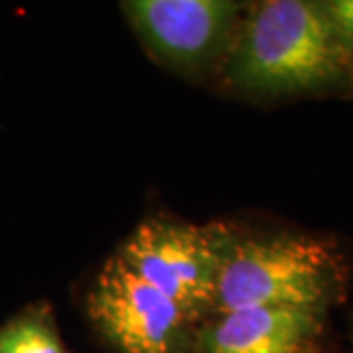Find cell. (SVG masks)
I'll return each instance as SVG.
<instances>
[{
  "label": "cell",
  "mask_w": 353,
  "mask_h": 353,
  "mask_svg": "<svg viewBox=\"0 0 353 353\" xmlns=\"http://www.w3.org/2000/svg\"><path fill=\"white\" fill-rule=\"evenodd\" d=\"M352 57L322 2L267 0L255 4L240 24L224 75L243 92L287 97L340 83Z\"/></svg>",
  "instance_id": "1"
},
{
  "label": "cell",
  "mask_w": 353,
  "mask_h": 353,
  "mask_svg": "<svg viewBox=\"0 0 353 353\" xmlns=\"http://www.w3.org/2000/svg\"><path fill=\"white\" fill-rule=\"evenodd\" d=\"M343 261L334 243L279 234L232 241L212 316L243 308L326 310L343 289Z\"/></svg>",
  "instance_id": "2"
},
{
  "label": "cell",
  "mask_w": 353,
  "mask_h": 353,
  "mask_svg": "<svg viewBox=\"0 0 353 353\" xmlns=\"http://www.w3.org/2000/svg\"><path fill=\"white\" fill-rule=\"evenodd\" d=\"M232 241L224 228L152 218L132 232L118 255L194 324H201L214 310L218 281Z\"/></svg>",
  "instance_id": "3"
},
{
  "label": "cell",
  "mask_w": 353,
  "mask_h": 353,
  "mask_svg": "<svg viewBox=\"0 0 353 353\" xmlns=\"http://www.w3.org/2000/svg\"><path fill=\"white\" fill-rule=\"evenodd\" d=\"M88 316L116 353H192L199 326L120 255L102 265L94 279Z\"/></svg>",
  "instance_id": "4"
},
{
  "label": "cell",
  "mask_w": 353,
  "mask_h": 353,
  "mask_svg": "<svg viewBox=\"0 0 353 353\" xmlns=\"http://www.w3.org/2000/svg\"><path fill=\"white\" fill-rule=\"evenodd\" d=\"M128 22L155 59L199 73L230 53L240 30L241 2L232 0H130Z\"/></svg>",
  "instance_id": "5"
},
{
  "label": "cell",
  "mask_w": 353,
  "mask_h": 353,
  "mask_svg": "<svg viewBox=\"0 0 353 353\" xmlns=\"http://www.w3.org/2000/svg\"><path fill=\"white\" fill-rule=\"evenodd\" d=\"M326 310L243 308L196 326L192 353H322Z\"/></svg>",
  "instance_id": "6"
},
{
  "label": "cell",
  "mask_w": 353,
  "mask_h": 353,
  "mask_svg": "<svg viewBox=\"0 0 353 353\" xmlns=\"http://www.w3.org/2000/svg\"><path fill=\"white\" fill-rule=\"evenodd\" d=\"M0 353H67L50 304H28L4 320Z\"/></svg>",
  "instance_id": "7"
},
{
  "label": "cell",
  "mask_w": 353,
  "mask_h": 353,
  "mask_svg": "<svg viewBox=\"0 0 353 353\" xmlns=\"http://www.w3.org/2000/svg\"><path fill=\"white\" fill-rule=\"evenodd\" d=\"M322 6L338 39L353 55V0H330Z\"/></svg>",
  "instance_id": "8"
}]
</instances>
